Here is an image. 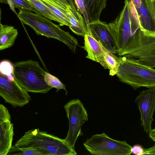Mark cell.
<instances>
[{
	"instance_id": "23",
	"label": "cell",
	"mask_w": 155,
	"mask_h": 155,
	"mask_svg": "<svg viewBox=\"0 0 155 155\" xmlns=\"http://www.w3.org/2000/svg\"><path fill=\"white\" fill-rule=\"evenodd\" d=\"M45 80L47 84L49 86L56 89V92L61 89L64 90L66 92V95L68 91L65 85L63 83L55 76L46 72L45 75Z\"/></svg>"
},
{
	"instance_id": "20",
	"label": "cell",
	"mask_w": 155,
	"mask_h": 155,
	"mask_svg": "<svg viewBox=\"0 0 155 155\" xmlns=\"http://www.w3.org/2000/svg\"><path fill=\"white\" fill-rule=\"evenodd\" d=\"M27 0L36 10L37 14L58 22L60 25H64L62 22L57 16L39 0Z\"/></svg>"
},
{
	"instance_id": "16",
	"label": "cell",
	"mask_w": 155,
	"mask_h": 155,
	"mask_svg": "<svg viewBox=\"0 0 155 155\" xmlns=\"http://www.w3.org/2000/svg\"><path fill=\"white\" fill-rule=\"evenodd\" d=\"M135 9L141 30L155 32V24L147 8L145 0H142L139 8Z\"/></svg>"
},
{
	"instance_id": "9",
	"label": "cell",
	"mask_w": 155,
	"mask_h": 155,
	"mask_svg": "<svg viewBox=\"0 0 155 155\" xmlns=\"http://www.w3.org/2000/svg\"><path fill=\"white\" fill-rule=\"evenodd\" d=\"M0 95L6 103L14 107H22L31 101L28 92L21 87L15 80L8 81L6 77L0 74Z\"/></svg>"
},
{
	"instance_id": "5",
	"label": "cell",
	"mask_w": 155,
	"mask_h": 155,
	"mask_svg": "<svg viewBox=\"0 0 155 155\" xmlns=\"http://www.w3.org/2000/svg\"><path fill=\"white\" fill-rule=\"evenodd\" d=\"M116 75L120 81L129 85L135 90L141 87H155V69L136 60L120 57Z\"/></svg>"
},
{
	"instance_id": "28",
	"label": "cell",
	"mask_w": 155,
	"mask_h": 155,
	"mask_svg": "<svg viewBox=\"0 0 155 155\" xmlns=\"http://www.w3.org/2000/svg\"><path fill=\"white\" fill-rule=\"evenodd\" d=\"M143 149L141 145H135L132 147L131 153L137 155H142Z\"/></svg>"
},
{
	"instance_id": "7",
	"label": "cell",
	"mask_w": 155,
	"mask_h": 155,
	"mask_svg": "<svg viewBox=\"0 0 155 155\" xmlns=\"http://www.w3.org/2000/svg\"><path fill=\"white\" fill-rule=\"evenodd\" d=\"M64 107L69 124L68 132L64 139L74 148L78 137L83 135L81 128L83 125L88 120L87 113L79 98L70 100Z\"/></svg>"
},
{
	"instance_id": "18",
	"label": "cell",
	"mask_w": 155,
	"mask_h": 155,
	"mask_svg": "<svg viewBox=\"0 0 155 155\" xmlns=\"http://www.w3.org/2000/svg\"><path fill=\"white\" fill-rule=\"evenodd\" d=\"M61 21L64 25L70 26V19L67 9L54 0H39Z\"/></svg>"
},
{
	"instance_id": "13",
	"label": "cell",
	"mask_w": 155,
	"mask_h": 155,
	"mask_svg": "<svg viewBox=\"0 0 155 155\" xmlns=\"http://www.w3.org/2000/svg\"><path fill=\"white\" fill-rule=\"evenodd\" d=\"M84 38V45L82 47L87 53L86 58L99 63L105 69H107L100 41H97L91 34H86Z\"/></svg>"
},
{
	"instance_id": "22",
	"label": "cell",
	"mask_w": 155,
	"mask_h": 155,
	"mask_svg": "<svg viewBox=\"0 0 155 155\" xmlns=\"http://www.w3.org/2000/svg\"><path fill=\"white\" fill-rule=\"evenodd\" d=\"M45 155L40 150L31 147H18L12 145L7 155Z\"/></svg>"
},
{
	"instance_id": "2",
	"label": "cell",
	"mask_w": 155,
	"mask_h": 155,
	"mask_svg": "<svg viewBox=\"0 0 155 155\" xmlns=\"http://www.w3.org/2000/svg\"><path fill=\"white\" fill-rule=\"evenodd\" d=\"M18 147H31L45 155H76L74 148L65 140L39 128L26 132L15 145Z\"/></svg>"
},
{
	"instance_id": "6",
	"label": "cell",
	"mask_w": 155,
	"mask_h": 155,
	"mask_svg": "<svg viewBox=\"0 0 155 155\" xmlns=\"http://www.w3.org/2000/svg\"><path fill=\"white\" fill-rule=\"evenodd\" d=\"M86 149L94 155H130L132 147L125 140H114L104 132L96 134L83 143Z\"/></svg>"
},
{
	"instance_id": "25",
	"label": "cell",
	"mask_w": 155,
	"mask_h": 155,
	"mask_svg": "<svg viewBox=\"0 0 155 155\" xmlns=\"http://www.w3.org/2000/svg\"><path fill=\"white\" fill-rule=\"evenodd\" d=\"M77 9L83 15L88 27L90 29V22L86 9L84 0H74Z\"/></svg>"
},
{
	"instance_id": "4",
	"label": "cell",
	"mask_w": 155,
	"mask_h": 155,
	"mask_svg": "<svg viewBox=\"0 0 155 155\" xmlns=\"http://www.w3.org/2000/svg\"><path fill=\"white\" fill-rule=\"evenodd\" d=\"M13 65L15 81L27 92L46 94L53 88L46 82V72L38 61L29 60L14 62Z\"/></svg>"
},
{
	"instance_id": "24",
	"label": "cell",
	"mask_w": 155,
	"mask_h": 155,
	"mask_svg": "<svg viewBox=\"0 0 155 155\" xmlns=\"http://www.w3.org/2000/svg\"><path fill=\"white\" fill-rule=\"evenodd\" d=\"M14 67L13 64L6 60L1 61L0 63V74L7 77L13 74Z\"/></svg>"
},
{
	"instance_id": "26",
	"label": "cell",
	"mask_w": 155,
	"mask_h": 155,
	"mask_svg": "<svg viewBox=\"0 0 155 155\" xmlns=\"http://www.w3.org/2000/svg\"><path fill=\"white\" fill-rule=\"evenodd\" d=\"M147 8L155 24V0H145Z\"/></svg>"
},
{
	"instance_id": "29",
	"label": "cell",
	"mask_w": 155,
	"mask_h": 155,
	"mask_svg": "<svg viewBox=\"0 0 155 155\" xmlns=\"http://www.w3.org/2000/svg\"><path fill=\"white\" fill-rule=\"evenodd\" d=\"M143 155H155V144L150 148H144Z\"/></svg>"
},
{
	"instance_id": "10",
	"label": "cell",
	"mask_w": 155,
	"mask_h": 155,
	"mask_svg": "<svg viewBox=\"0 0 155 155\" xmlns=\"http://www.w3.org/2000/svg\"><path fill=\"white\" fill-rule=\"evenodd\" d=\"M140 115L141 125L144 131L149 134L151 130L155 111V87L148 88L140 92L135 100Z\"/></svg>"
},
{
	"instance_id": "27",
	"label": "cell",
	"mask_w": 155,
	"mask_h": 155,
	"mask_svg": "<svg viewBox=\"0 0 155 155\" xmlns=\"http://www.w3.org/2000/svg\"><path fill=\"white\" fill-rule=\"evenodd\" d=\"M54 0L68 9L71 8L76 7L74 0Z\"/></svg>"
},
{
	"instance_id": "21",
	"label": "cell",
	"mask_w": 155,
	"mask_h": 155,
	"mask_svg": "<svg viewBox=\"0 0 155 155\" xmlns=\"http://www.w3.org/2000/svg\"><path fill=\"white\" fill-rule=\"evenodd\" d=\"M0 1L1 3L8 4L14 12L15 8H16L19 10L22 9L29 10L37 14L36 10L27 0H0Z\"/></svg>"
},
{
	"instance_id": "3",
	"label": "cell",
	"mask_w": 155,
	"mask_h": 155,
	"mask_svg": "<svg viewBox=\"0 0 155 155\" xmlns=\"http://www.w3.org/2000/svg\"><path fill=\"white\" fill-rule=\"evenodd\" d=\"M18 16L23 23L32 28L37 35L59 40L67 45L73 52H75L78 45V40L50 19L24 9L19 10Z\"/></svg>"
},
{
	"instance_id": "19",
	"label": "cell",
	"mask_w": 155,
	"mask_h": 155,
	"mask_svg": "<svg viewBox=\"0 0 155 155\" xmlns=\"http://www.w3.org/2000/svg\"><path fill=\"white\" fill-rule=\"evenodd\" d=\"M104 60L107 69L109 70V74L114 76L117 74L120 63V57L115 54L104 47L101 42Z\"/></svg>"
},
{
	"instance_id": "15",
	"label": "cell",
	"mask_w": 155,
	"mask_h": 155,
	"mask_svg": "<svg viewBox=\"0 0 155 155\" xmlns=\"http://www.w3.org/2000/svg\"><path fill=\"white\" fill-rule=\"evenodd\" d=\"M18 34L17 29L14 26L7 25H0V50L12 47Z\"/></svg>"
},
{
	"instance_id": "14",
	"label": "cell",
	"mask_w": 155,
	"mask_h": 155,
	"mask_svg": "<svg viewBox=\"0 0 155 155\" xmlns=\"http://www.w3.org/2000/svg\"><path fill=\"white\" fill-rule=\"evenodd\" d=\"M68 13L70 23L69 28L74 33L83 37L91 34L85 20L76 7L68 8Z\"/></svg>"
},
{
	"instance_id": "12",
	"label": "cell",
	"mask_w": 155,
	"mask_h": 155,
	"mask_svg": "<svg viewBox=\"0 0 155 155\" xmlns=\"http://www.w3.org/2000/svg\"><path fill=\"white\" fill-rule=\"evenodd\" d=\"M89 27L91 36L113 54H116L115 44L109 24L99 20L90 22Z\"/></svg>"
},
{
	"instance_id": "30",
	"label": "cell",
	"mask_w": 155,
	"mask_h": 155,
	"mask_svg": "<svg viewBox=\"0 0 155 155\" xmlns=\"http://www.w3.org/2000/svg\"><path fill=\"white\" fill-rule=\"evenodd\" d=\"M149 135L150 137L153 141L155 142V128L152 129L149 132Z\"/></svg>"
},
{
	"instance_id": "31",
	"label": "cell",
	"mask_w": 155,
	"mask_h": 155,
	"mask_svg": "<svg viewBox=\"0 0 155 155\" xmlns=\"http://www.w3.org/2000/svg\"><path fill=\"white\" fill-rule=\"evenodd\" d=\"M134 6L136 8H139L140 6L142 0H131Z\"/></svg>"
},
{
	"instance_id": "17",
	"label": "cell",
	"mask_w": 155,
	"mask_h": 155,
	"mask_svg": "<svg viewBox=\"0 0 155 155\" xmlns=\"http://www.w3.org/2000/svg\"><path fill=\"white\" fill-rule=\"evenodd\" d=\"M90 22L100 20L103 10L105 8L107 0H84Z\"/></svg>"
},
{
	"instance_id": "11",
	"label": "cell",
	"mask_w": 155,
	"mask_h": 155,
	"mask_svg": "<svg viewBox=\"0 0 155 155\" xmlns=\"http://www.w3.org/2000/svg\"><path fill=\"white\" fill-rule=\"evenodd\" d=\"M13 124L7 108L0 104V155H7L12 146Z\"/></svg>"
},
{
	"instance_id": "8",
	"label": "cell",
	"mask_w": 155,
	"mask_h": 155,
	"mask_svg": "<svg viewBox=\"0 0 155 155\" xmlns=\"http://www.w3.org/2000/svg\"><path fill=\"white\" fill-rule=\"evenodd\" d=\"M124 56L155 68V32L141 30L138 40Z\"/></svg>"
},
{
	"instance_id": "1",
	"label": "cell",
	"mask_w": 155,
	"mask_h": 155,
	"mask_svg": "<svg viewBox=\"0 0 155 155\" xmlns=\"http://www.w3.org/2000/svg\"><path fill=\"white\" fill-rule=\"evenodd\" d=\"M120 12L109 23L115 42L116 54L124 56L138 40L141 30L135 8L131 0H125Z\"/></svg>"
}]
</instances>
